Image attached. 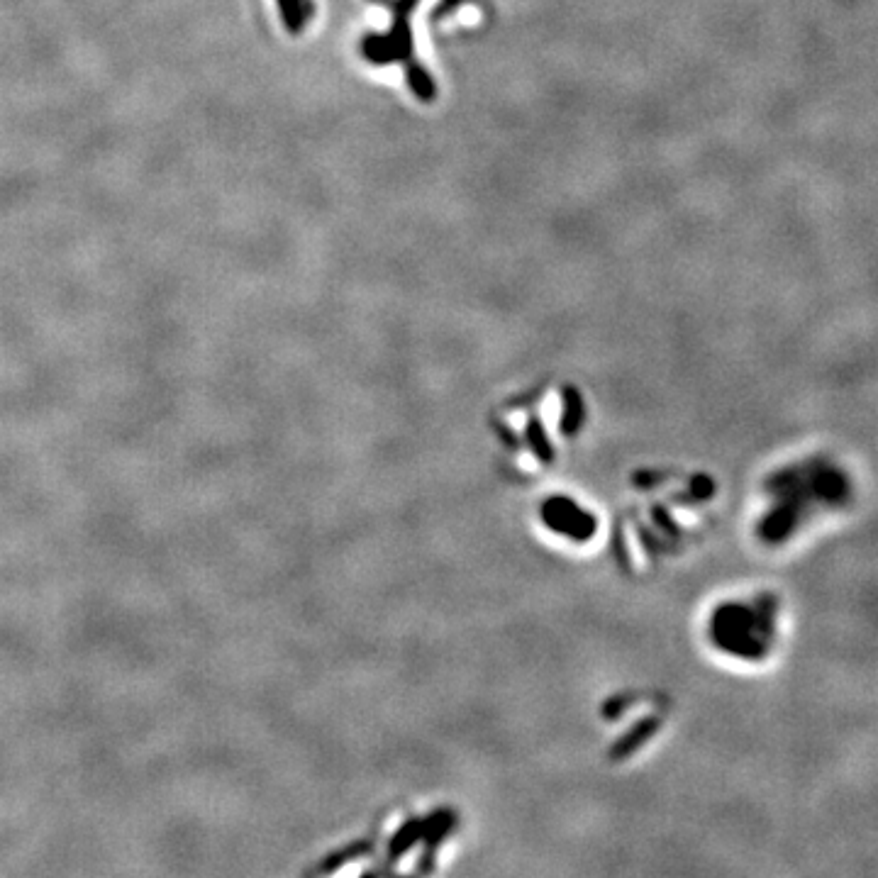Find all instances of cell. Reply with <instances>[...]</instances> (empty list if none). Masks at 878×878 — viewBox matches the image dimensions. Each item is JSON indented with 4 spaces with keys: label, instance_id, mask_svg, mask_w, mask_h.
Wrapping results in <instances>:
<instances>
[{
    "label": "cell",
    "instance_id": "1",
    "mask_svg": "<svg viewBox=\"0 0 878 878\" xmlns=\"http://www.w3.org/2000/svg\"><path fill=\"white\" fill-rule=\"evenodd\" d=\"M776 496L788 503V508L774 510L769 527L776 537H786L788 532L796 530L798 522L813 518L818 510L813 505H820L822 510H837L849 498V481L842 471L825 461H813V464L798 466V471H788L779 476L771 486Z\"/></svg>",
    "mask_w": 878,
    "mask_h": 878
},
{
    "label": "cell",
    "instance_id": "2",
    "mask_svg": "<svg viewBox=\"0 0 878 878\" xmlns=\"http://www.w3.org/2000/svg\"><path fill=\"white\" fill-rule=\"evenodd\" d=\"M715 627H718V639L727 649H732L739 657H759L771 647L774 605L766 600L730 605V608L720 610Z\"/></svg>",
    "mask_w": 878,
    "mask_h": 878
},
{
    "label": "cell",
    "instance_id": "3",
    "mask_svg": "<svg viewBox=\"0 0 878 878\" xmlns=\"http://www.w3.org/2000/svg\"><path fill=\"white\" fill-rule=\"evenodd\" d=\"M279 8L286 22L288 32H300L305 25V5L303 0H279Z\"/></svg>",
    "mask_w": 878,
    "mask_h": 878
}]
</instances>
